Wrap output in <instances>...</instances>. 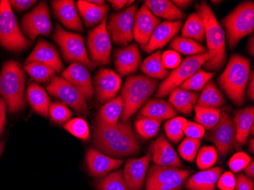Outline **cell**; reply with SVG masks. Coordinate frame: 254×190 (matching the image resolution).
<instances>
[{
	"label": "cell",
	"instance_id": "cell-1",
	"mask_svg": "<svg viewBox=\"0 0 254 190\" xmlns=\"http://www.w3.org/2000/svg\"><path fill=\"white\" fill-rule=\"evenodd\" d=\"M94 145L98 151L111 158H123L137 154L141 146L128 121L117 125L97 122L94 128Z\"/></svg>",
	"mask_w": 254,
	"mask_h": 190
},
{
	"label": "cell",
	"instance_id": "cell-2",
	"mask_svg": "<svg viewBox=\"0 0 254 190\" xmlns=\"http://www.w3.org/2000/svg\"><path fill=\"white\" fill-rule=\"evenodd\" d=\"M196 10L203 18L209 53V59L204 64V68L207 71L217 72L223 68L226 60L225 32L208 4L201 2L196 6Z\"/></svg>",
	"mask_w": 254,
	"mask_h": 190
},
{
	"label": "cell",
	"instance_id": "cell-3",
	"mask_svg": "<svg viewBox=\"0 0 254 190\" xmlns=\"http://www.w3.org/2000/svg\"><path fill=\"white\" fill-rule=\"evenodd\" d=\"M26 75L21 65L8 61L0 72V97L5 101L8 112L15 114L26 108L25 98Z\"/></svg>",
	"mask_w": 254,
	"mask_h": 190
},
{
	"label": "cell",
	"instance_id": "cell-4",
	"mask_svg": "<svg viewBox=\"0 0 254 190\" xmlns=\"http://www.w3.org/2000/svg\"><path fill=\"white\" fill-rule=\"evenodd\" d=\"M249 59L234 54L230 57L228 65L222 75L218 77V85L229 99L238 106L245 101V90L251 75Z\"/></svg>",
	"mask_w": 254,
	"mask_h": 190
},
{
	"label": "cell",
	"instance_id": "cell-5",
	"mask_svg": "<svg viewBox=\"0 0 254 190\" xmlns=\"http://www.w3.org/2000/svg\"><path fill=\"white\" fill-rule=\"evenodd\" d=\"M158 88V81L145 75H131L124 83L121 95L124 104L122 122L129 118L146 102Z\"/></svg>",
	"mask_w": 254,
	"mask_h": 190
},
{
	"label": "cell",
	"instance_id": "cell-6",
	"mask_svg": "<svg viewBox=\"0 0 254 190\" xmlns=\"http://www.w3.org/2000/svg\"><path fill=\"white\" fill-rule=\"evenodd\" d=\"M31 43L24 35L9 1H0V46L11 52L25 51Z\"/></svg>",
	"mask_w": 254,
	"mask_h": 190
},
{
	"label": "cell",
	"instance_id": "cell-7",
	"mask_svg": "<svg viewBox=\"0 0 254 190\" xmlns=\"http://www.w3.org/2000/svg\"><path fill=\"white\" fill-rule=\"evenodd\" d=\"M222 24L226 30L230 49H233L242 38L254 32V2L240 4L222 20Z\"/></svg>",
	"mask_w": 254,
	"mask_h": 190
},
{
	"label": "cell",
	"instance_id": "cell-8",
	"mask_svg": "<svg viewBox=\"0 0 254 190\" xmlns=\"http://www.w3.org/2000/svg\"><path fill=\"white\" fill-rule=\"evenodd\" d=\"M53 38L61 48L65 62L78 63L90 69H95L98 66L90 60L83 37L80 34L68 32L57 25Z\"/></svg>",
	"mask_w": 254,
	"mask_h": 190
},
{
	"label": "cell",
	"instance_id": "cell-9",
	"mask_svg": "<svg viewBox=\"0 0 254 190\" xmlns=\"http://www.w3.org/2000/svg\"><path fill=\"white\" fill-rule=\"evenodd\" d=\"M192 171L152 165L146 177L145 190H181Z\"/></svg>",
	"mask_w": 254,
	"mask_h": 190
},
{
	"label": "cell",
	"instance_id": "cell-10",
	"mask_svg": "<svg viewBox=\"0 0 254 190\" xmlns=\"http://www.w3.org/2000/svg\"><path fill=\"white\" fill-rule=\"evenodd\" d=\"M209 59V53L187 57L181 63L173 70L166 79L161 83L155 96L163 98L169 94L177 87L181 86L191 75L200 69Z\"/></svg>",
	"mask_w": 254,
	"mask_h": 190
},
{
	"label": "cell",
	"instance_id": "cell-11",
	"mask_svg": "<svg viewBox=\"0 0 254 190\" xmlns=\"http://www.w3.org/2000/svg\"><path fill=\"white\" fill-rule=\"evenodd\" d=\"M48 91L81 117H85L89 114V108L83 94L62 77L55 75L48 85Z\"/></svg>",
	"mask_w": 254,
	"mask_h": 190
},
{
	"label": "cell",
	"instance_id": "cell-12",
	"mask_svg": "<svg viewBox=\"0 0 254 190\" xmlns=\"http://www.w3.org/2000/svg\"><path fill=\"white\" fill-rule=\"evenodd\" d=\"M22 32L34 42L39 35L48 36L52 31L51 11L48 3L42 1L34 9L25 14L21 18Z\"/></svg>",
	"mask_w": 254,
	"mask_h": 190
},
{
	"label": "cell",
	"instance_id": "cell-13",
	"mask_svg": "<svg viewBox=\"0 0 254 190\" xmlns=\"http://www.w3.org/2000/svg\"><path fill=\"white\" fill-rule=\"evenodd\" d=\"M136 11L137 5H132L124 11L111 15L107 29L114 44L127 46L132 41L134 19Z\"/></svg>",
	"mask_w": 254,
	"mask_h": 190
},
{
	"label": "cell",
	"instance_id": "cell-14",
	"mask_svg": "<svg viewBox=\"0 0 254 190\" xmlns=\"http://www.w3.org/2000/svg\"><path fill=\"white\" fill-rule=\"evenodd\" d=\"M206 139L212 141L216 146L217 151L222 157L226 156L233 148L240 149L236 141L235 124L230 117L227 108L222 111L220 120L207 135Z\"/></svg>",
	"mask_w": 254,
	"mask_h": 190
},
{
	"label": "cell",
	"instance_id": "cell-15",
	"mask_svg": "<svg viewBox=\"0 0 254 190\" xmlns=\"http://www.w3.org/2000/svg\"><path fill=\"white\" fill-rule=\"evenodd\" d=\"M87 45L92 62L98 65L111 63V41L107 29V17L88 32Z\"/></svg>",
	"mask_w": 254,
	"mask_h": 190
},
{
	"label": "cell",
	"instance_id": "cell-16",
	"mask_svg": "<svg viewBox=\"0 0 254 190\" xmlns=\"http://www.w3.org/2000/svg\"><path fill=\"white\" fill-rule=\"evenodd\" d=\"M121 82V76L114 71L101 68L94 79V91L98 102L105 104L116 98Z\"/></svg>",
	"mask_w": 254,
	"mask_h": 190
},
{
	"label": "cell",
	"instance_id": "cell-17",
	"mask_svg": "<svg viewBox=\"0 0 254 190\" xmlns=\"http://www.w3.org/2000/svg\"><path fill=\"white\" fill-rule=\"evenodd\" d=\"M160 19L154 15L145 4L136 11L134 19L133 38L140 45L148 44Z\"/></svg>",
	"mask_w": 254,
	"mask_h": 190
},
{
	"label": "cell",
	"instance_id": "cell-18",
	"mask_svg": "<svg viewBox=\"0 0 254 190\" xmlns=\"http://www.w3.org/2000/svg\"><path fill=\"white\" fill-rule=\"evenodd\" d=\"M62 78L72 84L82 93L86 101H91L95 91L87 67L78 63H72L62 72Z\"/></svg>",
	"mask_w": 254,
	"mask_h": 190
},
{
	"label": "cell",
	"instance_id": "cell-19",
	"mask_svg": "<svg viewBox=\"0 0 254 190\" xmlns=\"http://www.w3.org/2000/svg\"><path fill=\"white\" fill-rule=\"evenodd\" d=\"M150 161L151 154H148L142 158H132L127 161L123 175L129 190H142Z\"/></svg>",
	"mask_w": 254,
	"mask_h": 190
},
{
	"label": "cell",
	"instance_id": "cell-20",
	"mask_svg": "<svg viewBox=\"0 0 254 190\" xmlns=\"http://www.w3.org/2000/svg\"><path fill=\"white\" fill-rule=\"evenodd\" d=\"M114 65L120 75L136 72L141 63V54L137 44L125 46L114 52Z\"/></svg>",
	"mask_w": 254,
	"mask_h": 190
},
{
	"label": "cell",
	"instance_id": "cell-21",
	"mask_svg": "<svg viewBox=\"0 0 254 190\" xmlns=\"http://www.w3.org/2000/svg\"><path fill=\"white\" fill-rule=\"evenodd\" d=\"M151 159L155 165L181 168L182 162L175 150L163 135H160L149 147Z\"/></svg>",
	"mask_w": 254,
	"mask_h": 190
},
{
	"label": "cell",
	"instance_id": "cell-22",
	"mask_svg": "<svg viewBox=\"0 0 254 190\" xmlns=\"http://www.w3.org/2000/svg\"><path fill=\"white\" fill-rule=\"evenodd\" d=\"M31 62L41 63L49 65L55 70L56 72H61L64 67L57 48L51 43L43 39L38 41L36 47L28 56L25 63Z\"/></svg>",
	"mask_w": 254,
	"mask_h": 190
},
{
	"label": "cell",
	"instance_id": "cell-23",
	"mask_svg": "<svg viewBox=\"0 0 254 190\" xmlns=\"http://www.w3.org/2000/svg\"><path fill=\"white\" fill-rule=\"evenodd\" d=\"M122 164V160L111 158L94 148H90L86 153L87 168L95 177H105Z\"/></svg>",
	"mask_w": 254,
	"mask_h": 190
},
{
	"label": "cell",
	"instance_id": "cell-24",
	"mask_svg": "<svg viewBox=\"0 0 254 190\" xmlns=\"http://www.w3.org/2000/svg\"><path fill=\"white\" fill-rule=\"evenodd\" d=\"M54 15L68 29L82 32L83 25L78 15L77 7L72 0L51 1Z\"/></svg>",
	"mask_w": 254,
	"mask_h": 190
},
{
	"label": "cell",
	"instance_id": "cell-25",
	"mask_svg": "<svg viewBox=\"0 0 254 190\" xmlns=\"http://www.w3.org/2000/svg\"><path fill=\"white\" fill-rule=\"evenodd\" d=\"M182 27V21H164L158 25L149 41L146 45L142 46V49L146 53H152L159 48L165 47Z\"/></svg>",
	"mask_w": 254,
	"mask_h": 190
},
{
	"label": "cell",
	"instance_id": "cell-26",
	"mask_svg": "<svg viewBox=\"0 0 254 190\" xmlns=\"http://www.w3.org/2000/svg\"><path fill=\"white\" fill-rule=\"evenodd\" d=\"M223 169L220 167L203 170L189 177L184 187L188 190H215Z\"/></svg>",
	"mask_w": 254,
	"mask_h": 190
},
{
	"label": "cell",
	"instance_id": "cell-27",
	"mask_svg": "<svg viewBox=\"0 0 254 190\" xmlns=\"http://www.w3.org/2000/svg\"><path fill=\"white\" fill-rule=\"evenodd\" d=\"M236 141L238 145H245L254 126V108L253 106L236 111L234 117Z\"/></svg>",
	"mask_w": 254,
	"mask_h": 190
},
{
	"label": "cell",
	"instance_id": "cell-28",
	"mask_svg": "<svg viewBox=\"0 0 254 190\" xmlns=\"http://www.w3.org/2000/svg\"><path fill=\"white\" fill-rule=\"evenodd\" d=\"M77 8L80 15L83 18L85 25L88 28L98 26L101 21L107 17L109 11V5H96L88 1L78 0L77 2Z\"/></svg>",
	"mask_w": 254,
	"mask_h": 190
},
{
	"label": "cell",
	"instance_id": "cell-29",
	"mask_svg": "<svg viewBox=\"0 0 254 190\" xmlns=\"http://www.w3.org/2000/svg\"><path fill=\"white\" fill-rule=\"evenodd\" d=\"M26 98L34 112L44 117L49 116L51 99L43 87L36 83L30 84L27 89Z\"/></svg>",
	"mask_w": 254,
	"mask_h": 190
},
{
	"label": "cell",
	"instance_id": "cell-30",
	"mask_svg": "<svg viewBox=\"0 0 254 190\" xmlns=\"http://www.w3.org/2000/svg\"><path fill=\"white\" fill-rule=\"evenodd\" d=\"M144 4L154 15L165 18L169 21H180L185 18V14L173 3L172 1L147 0Z\"/></svg>",
	"mask_w": 254,
	"mask_h": 190
},
{
	"label": "cell",
	"instance_id": "cell-31",
	"mask_svg": "<svg viewBox=\"0 0 254 190\" xmlns=\"http://www.w3.org/2000/svg\"><path fill=\"white\" fill-rule=\"evenodd\" d=\"M199 99V94L195 91H187L176 88L171 92L169 101L174 108L185 115H190L195 104Z\"/></svg>",
	"mask_w": 254,
	"mask_h": 190
},
{
	"label": "cell",
	"instance_id": "cell-32",
	"mask_svg": "<svg viewBox=\"0 0 254 190\" xmlns=\"http://www.w3.org/2000/svg\"><path fill=\"white\" fill-rule=\"evenodd\" d=\"M139 116L150 117L157 121H162L176 117V111L170 103L163 100L148 101L139 112Z\"/></svg>",
	"mask_w": 254,
	"mask_h": 190
},
{
	"label": "cell",
	"instance_id": "cell-33",
	"mask_svg": "<svg viewBox=\"0 0 254 190\" xmlns=\"http://www.w3.org/2000/svg\"><path fill=\"white\" fill-rule=\"evenodd\" d=\"M124 110L122 98L116 97L105 103L98 111L97 122L105 125L114 126L118 124Z\"/></svg>",
	"mask_w": 254,
	"mask_h": 190
},
{
	"label": "cell",
	"instance_id": "cell-34",
	"mask_svg": "<svg viewBox=\"0 0 254 190\" xmlns=\"http://www.w3.org/2000/svg\"><path fill=\"white\" fill-rule=\"evenodd\" d=\"M225 104L223 94L219 91L213 81H209L202 90L196 106L202 108L219 109L223 107Z\"/></svg>",
	"mask_w": 254,
	"mask_h": 190
},
{
	"label": "cell",
	"instance_id": "cell-35",
	"mask_svg": "<svg viewBox=\"0 0 254 190\" xmlns=\"http://www.w3.org/2000/svg\"><path fill=\"white\" fill-rule=\"evenodd\" d=\"M182 37L203 42L205 38V24L199 12H194L189 15L183 27Z\"/></svg>",
	"mask_w": 254,
	"mask_h": 190
},
{
	"label": "cell",
	"instance_id": "cell-36",
	"mask_svg": "<svg viewBox=\"0 0 254 190\" xmlns=\"http://www.w3.org/2000/svg\"><path fill=\"white\" fill-rule=\"evenodd\" d=\"M161 52L157 51L147 57L141 65V70L148 78L163 79L168 75V70L164 66L161 61Z\"/></svg>",
	"mask_w": 254,
	"mask_h": 190
},
{
	"label": "cell",
	"instance_id": "cell-37",
	"mask_svg": "<svg viewBox=\"0 0 254 190\" xmlns=\"http://www.w3.org/2000/svg\"><path fill=\"white\" fill-rule=\"evenodd\" d=\"M172 51L184 55L195 56L206 53V48L196 41L182 36L176 37L170 45Z\"/></svg>",
	"mask_w": 254,
	"mask_h": 190
},
{
	"label": "cell",
	"instance_id": "cell-38",
	"mask_svg": "<svg viewBox=\"0 0 254 190\" xmlns=\"http://www.w3.org/2000/svg\"><path fill=\"white\" fill-rule=\"evenodd\" d=\"M24 68L34 81L46 83L55 76L56 71L49 65L41 63L31 62L24 64Z\"/></svg>",
	"mask_w": 254,
	"mask_h": 190
},
{
	"label": "cell",
	"instance_id": "cell-39",
	"mask_svg": "<svg viewBox=\"0 0 254 190\" xmlns=\"http://www.w3.org/2000/svg\"><path fill=\"white\" fill-rule=\"evenodd\" d=\"M195 120L198 124L204 127L205 129L211 130L216 126L220 120L222 111L215 108H202L195 106Z\"/></svg>",
	"mask_w": 254,
	"mask_h": 190
},
{
	"label": "cell",
	"instance_id": "cell-40",
	"mask_svg": "<svg viewBox=\"0 0 254 190\" xmlns=\"http://www.w3.org/2000/svg\"><path fill=\"white\" fill-rule=\"evenodd\" d=\"M97 190H129L124 181L122 171H117L95 183Z\"/></svg>",
	"mask_w": 254,
	"mask_h": 190
},
{
	"label": "cell",
	"instance_id": "cell-41",
	"mask_svg": "<svg viewBox=\"0 0 254 190\" xmlns=\"http://www.w3.org/2000/svg\"><path fill=\"white\" fill-rule=\"evenodd\" d=\"M161 124V121L141 116L135 121V128L138 135L145 139H148L153 138L158 134Z\"/></svg>",
	"mask_w": 254,
	"mask_h": 190
},
{
	"label": "cell",
	"instance_id": "cell-42",
	"mask_svg": "<svg viewBox=\"0 0 254 190\" xmlns=\"http://www.w3.org/2000/svg\"><path fill=\"white\" fill-rule=\"evenodd\" d=\"M213 76V72H206L200 68L193 75H191L186 81H184L180 88L187 91H202Z\"/></svg>",
	"mask_w": 254,
	"mask_h": 190
},
{
	"label": "cell",
	"instance_id": "cell-43",
	"mask_svg": "<svg viewBox=\"0 0 254 190\" xmlns=\"http://www.w3.org/2000/svg\"><path fill=\"white\" fill-rule=\"evenodd\" d=\"M188 121L183 117H174L165 124V133L173 143H178L184 136V127Z\"/></svg>",
	"mask_w": 254,
	"mask_h": 190
},
{
	"label": "cell",
	"instance_id": "cell-44",
	"mask_svg": "<svg viewBox=\"0 0 254 190\" xmlns=\"http://www.w3.org/2000/svg\"><path fill=\"white\" fill-rule=\"evenodd\" d=\"M67 132L76 138L88 140L90 138V130L86 121L82 118H74L69 120L64 126Z\"/></svg>",
	"mask_w": 254,
	"mask_h": 190
},
{
	"label": "cell",
	"instance_id": "cell-45",
	"mask_svg": "<svg viewBox=\"0 0 254 190\" xmlns=\"http://www.w3.org/2000/svg\"><path fill=\"white\" fill-rule=\"evenodd\" d=\"M196 164L200 170L212 168L218 160V151L213 146H203L196 154Z\"/></svg>",
	"mask_w": 254,
	"mask_h": 190
},
{
	"label": "cell",
	"instance_id": "cell-46",
	"mask_svg": "<svg viewBox=\"0 0 254 190\" xmlns=\"http://www.w3.org/2000/svg\"><path fill=\"white\" fill-rule=\"evenodd\" d=\"M200 143L199 139H193L187 137L178 148L179 154L185 161L192 162L196 157Z\"/></svg>",
	"mask_w": 254,
	"mask_h": 190
},
{
	"label": "cell",
	"instance_id": "cell-47",
	"mask_svg": "<svg viewBox=\"0 0 254 190\" xmlns=\"http://www.w3.org/2000/svg\"><path fill=\"white\" fill-rule=\"evenodd\" d=\"M49 115L54 123L62 124L68 122L72 116V111L65 104L61 102L51 104Z\"/></svg>",
	"mask_w": 254,
	"mask_h": 190
},
{
	"label": "cell",
	"instance_id": "cell-48",
	"mask_svg": "<svg viewBox=\"0 0 254 190\" xmlns=\"http://www.w3.org/2000/svg\"><path fill=\"white\" fill-rule=\"evenodd\" d=\"M251 161V157L245 152H238L234 154L228 161V167L233 173L243 171Z\"/></svg>",
	"mask_w": 254,
	"mask_h": 190
},
{
	"label": "cell",
	"instance_id": "cell-49",
	"mask_svg": "<svg viewBox=\"0 0 254 190\" xmlns=\"http://www.w3.org/2000/svg\"><path fill=\"white\" fill-rule=\"evenodd\" d=\"M205 128L200 124L188 121L184 127V133L188 138L193 139H199L203 138L205 135Z\"/></svg>",
	"mask_w": 254,
	"mask_h": 190
},
{
	"label": "cell",
	"instance_id": "cell-50",
	"mask_svg": "<svg viewBox=\"0 0 254 190\" xmlns=\"http://www.w3.org/2000/svg\"><path fill=\"white\" fill-rule=\"evenodd\" d=\"M161 61L166 69H175L181 63V55L172 50L167 51L161 54Z\"/></svg>",
	"mask_w": 254,
	"mask_h": 190
},
{
	"label": "cell",
	"instance_id": "cell-51",
	"mask_svg": "<svg viewBox=\"0 0 254 190\" xmlns=\"http://www.w3.org/2000/svg\"><path fill=\"white\" fill-rule=\"evenodd\" d=\"M236 178L233 173L227 171L219 177L216 187L221 190H235Z\"/></svg>",
	"mask_w": 254,
	"mask_h": 190
},
{
	"label": "cell",
	"instance_id": "cell-52",
	"mask_svg": "<svg viewBox=\"0 0 254 190\" xmlns=\"http://www.w3.org/2000/svg\"><path fill=\"white\" fill-rule=\"evenodd\" d=\"M235 190H254V181L248 176L239 174L236 178Z\"/></svg>",
	"mask_w": 254,
	"mask_h": 190
},
{
	"label": "cell",
	"instance_id": "cell-53",
	"mask_svg": "<svg viewBox=\"0 0 254 190\" xmlns=\"http://www.w3.org/2000/svg\"><path fill=\"white\" fill-rule=\"evenodd\" d=\"M35 0H11L9 1L10 5L17 11H24L32 7L36 3Z\"/></svg>",
	"mask_w": 254,
	"mask_h": 190
},
{
	"label": "cell",
	"instance_id": "cell-54",
	"mask_svg": "<svg viewBox=\"0 0 254 190\" xmlns=\"http://www.w3.org/2000/svg\"><path fill=\"white\" fill-rule=\"evenodd\" d=\"M7 105L5 101L0 98V136L3 133L5 124H6Z\"/></svg>",
	"mask_w": 254,
	"mask_h": 190
},
{
	"label": "cell",
	"instance_id": "cell-55",
	"mask_svg": "<svg viewBox=\"0 0 254 190\" xmlns=\"http://www.w3.org/2000/svg\"><path fill=\"white\" fill-rule=\"evenodd\" d=\"M113 8L115 10H121L127 5L132 4L134 1H127V0H111L109 1Z\"/></svg>",
	"mask_w": 254,
	"mask_h": 190
},
{
	"label": "cell",
	"instance_id": "cell-56",
	"mask_svg": "<svg viewBox=\"0 0 254 190\" xmlns=\"http://www.w3.org/2000/svg\"><path fill=\"white\" fill-rule=\"evenodd\" d=\"M247 94H248V98L251 101H254V72H252L250 75L249 81H248V85H247Z\"/></svg>",
	"mask_w": 254,
	"mask_h": 190
},
{
	"label": "cell",
	"instance_id": "cell-57",
	"mask_svg": "<svg viewBox=\"0 0 254 190\" xmlns=\"http://www.w3.org/2000/svg\"><path fill=\"white\" fill-rule=\"evenodd\" d=\"M173 3L175 4L178 8H186L190 5L192 1H188V0H175L172 1Z\"/></svg>",
	"mask_w": 254,
	"mask_h": 190
},
{
	"label": "cell",
	"instance_id": "cell-58",
	"mask_svg": "<svg viewBox=\"0 0 254 190\" xmlns=\"http://www.w3.org/2000/svg\"><path fill=\"white\" fill-rule=\"evenodd\" d=\"M245 173L248 177L253 179L254 177V162L251 161L248 165L246 166V168H245Z\"/></svg>",
	"mask_w": 254,
	"mask_h": 190
},
{
	"label": "cell",
	"instance_id": "cell-59",
	"mask_svg": "<svg viewBox=\"0 0 254 190\" xmlns=\"http://www.w3.org/2000/svg\"><path fill=\"white\" fill-rule=\"evenodd\" d=\"M254 36L251 37L250 39L249 43H248V51L252 57H254Z\"/></svg>",
	"mask_w": 254,
	"mask_h": 190
},
{
	"label": "cell",
	"instance_id": "cell-60",
	"mask_svg": "<svg viewBox=\"0 0 254 190\" xmlns=\"http://www.w3.org/2000/svg\"><path fill=\"white\" fill-rule=\"evenodd\" d=\"M88 2L92 4H95V5H105V1H103V0H89Z\"/></svg>",
	"mask_w": 254,
	"mask_h": 190
},
{
	"label": "cell",
	"instance_id": "cell-61",
	"mask_svg": "<svg viewBox=\"0 0 254 190\" xmlns=\"http://www.w3.org/2000/svg\"><path fill=\"white\" fill-rule=\"evenodd\" d=\"M248 148H249L250 151L251 153L254 152V138H251L249 141V145H248Z\"/></svg>",
	"mask_w": 254,
	"mask_h": 190
},
{
	"label": "cell",
	"instance_id": "cell-62",
	"mask_svg": "<svg viewBox=\"0 0 254 190\" xmlns=\"http://www.w3.org/2000/svg\"><path fill=\"white\" fill-rule=\"evenodd\" d=\"M4 147H5V142L4 141H0V156L3 151Z\"/></svg>",
	"mask_w": 254,
	"mask_h": 190
}]
</instances>
